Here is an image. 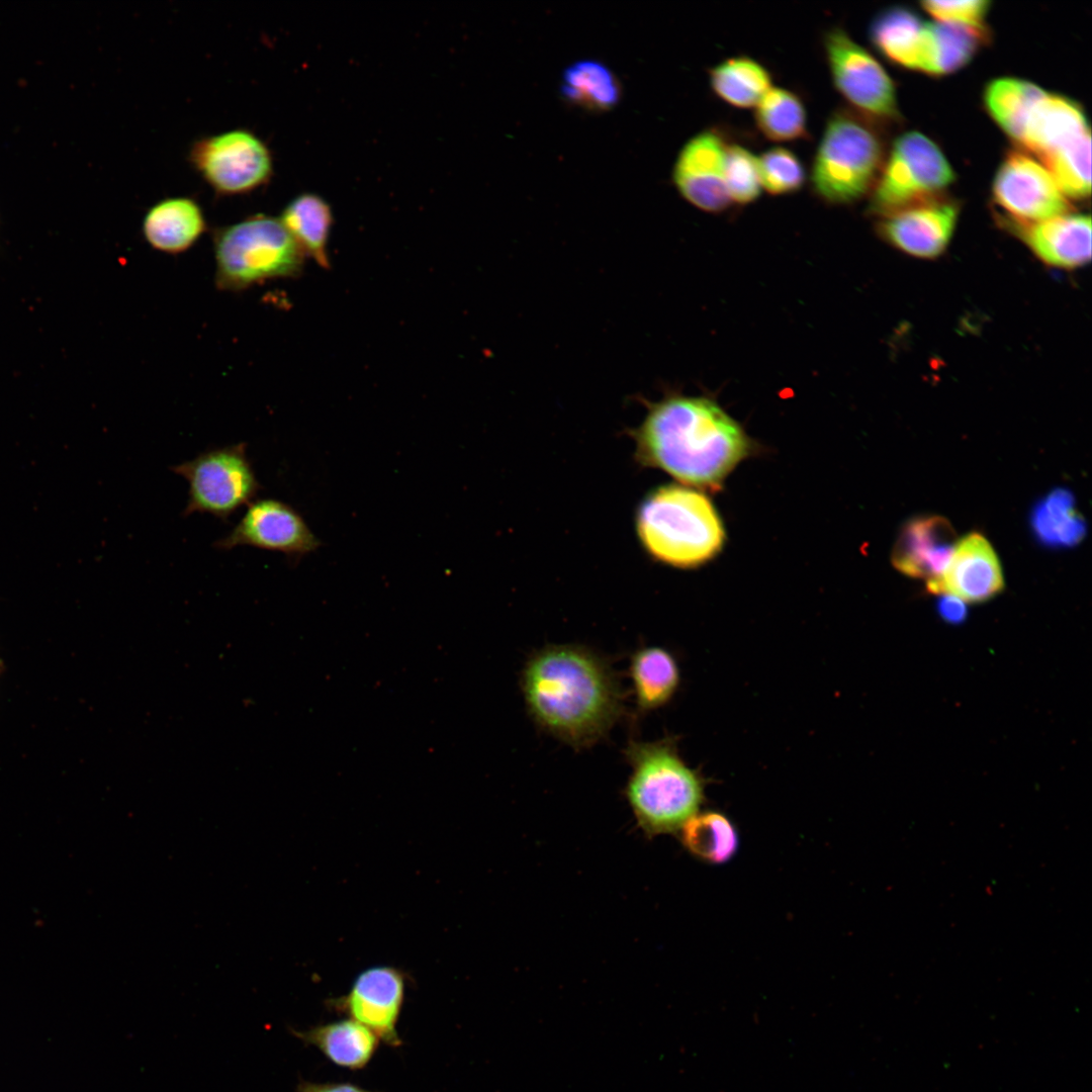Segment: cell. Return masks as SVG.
Segmentation results:
<instances>
[{"instance_id": "3", "label": "cell", "mask_w": 1092, "mask_h": 1092, "mask_svg": "<svg viewBox=\"0 0 1092 1092\" xmlns=\"http://www.w3.org/2000/svg\"><path fill=\"white\" fill-rule=\"evenodd\" d=\"M636 529L650 556L678 568L707 563L719 554L726 538L711 499L679 484L659 486L646 495L637 512Z\"/></svg>"}, {"instance_id": "24", "label": "cell", "mask_w": 1092, "mask_h": 1092, "mask_svg": "<svg viewBox=\"0 0 1092 1092\" xmlns=\"http://www.w3.org/2000/svg\"><path fill=\"white\" fill-rule=\"evenodd\" d=\"M1045 92L1030 81L1001 77L987 84L983 100L997 125L1018 144L1032 110Z\"/></svg>"}, {"instance_id": "36", "label": "cell", "mask_w": 1092, "mask_h": 1092, "mask_svg": "<svg viewBox=\"0 0 1092 1092\" xmlns=\"http://www.w3.org/2000/svg\"><path fill=\"white\" fill-rule=\"evenodd\" d=\"M939 614L952 623L960 622L966 615V607L963 601L947 595H941L938 602Z\"/></svg>"}, {"instance_id": "14", "label": "cell", "mask_w": 1092, "mask_h": 1092, "mask_svg": "<svg viewBox=\"0 0 1092 1092\" xmlns=\"http://www.w3.org/2000/svg\"><path fill=\"white\" fill-rule=\"evenodd\" d=\"M959 214V203L940 195L881 216L877 228L896 249L916 258L932 259L948 246Z\"/></svg>"}, {"instance_id": "9", "label": "cell", "mask_w": 1092, "mask_h": 1092, "mask_svg": "<svg viewBox=\"0 0 1092 1092\" xmlns=\"http://www.w3.org/2000/svg\"><path fill=\"white\" fill-rule=\"evenodd\" d=\"M187 159L219 197L251 194L268 185L274 173L269 146L247 128H234L195 140Z\"/></svg>"}, {"instance_id": "25", "label": "cell", "mask_w": 1092, "mask_h": 1092, "mask_svg": "<svg viewBox=\"0 0 1092 1092\" xmlns=\"http://www.w3.org/2000/svg\"><path fill=\"white\" fill-rule=\"evenodd\" d=\"M708 74L714 94L737 108L755 107L772 87L769 71L747 56L727 58L713 66Z\"/></svg>"}, {"instance_id": "17", "label": "cell", "mask_w": 1092, "mask_h": 1092, "mask_svg": "<svg viewBox=\"0 0 1092 1092\" xmlns=\"http://www.w3.org/2000/svg\"><path fill=\"white\" fill-rule=\"evenodd\" d=\"M956 543V532L945 518H914L900 531L892 563L903 574L928 581L942 573Z\"/></svg>"}, {"instance_id": "13", "label": "cell", "mask_w": 1092, "mask_h": 1092, "mask_svg": "<svg viewBox=\"0 0 1092 1092\" xmlns=\"http://www.w3.org/2000/svg\"><path fill=\"white\" fill-rule=\"evenodd\" d=\"M727 145L720 129L706 128L684 145L674 162L673 185L701 210L720 212L731 203L724 175Z\"/></svg>"}, {"instance_id": "30", "label": "cell", "mask_w": 1092, "mask_h": 1092, "mask_svg": "<svg viewBox=\"0 0 1092 1092\" xmlns=\"http://www.w3.org/2000/svg\"><path fill=\"white\" fill-rule=\"evenodd\" d=\"M1031 526L1037 539L1050 546L1076 545L1086 533L1084 519L1075 508V498L1064 488L1053 490L1035 506Z\"/></svg>"}, {"instance_id": "23", "label": "cell", "mask_w": 1092, "mask_h": 1092, "mask_svg": "<svg viewBox=\"0 0 1092 1092\" xmlns=\"http://www.w3.org/2000/svg\"><path fill=\"white\" fill-rule=\"evenodd\" d=\"M630 675L640 712H649L668 703L679 684L675 658L658 646L641 647L632 654Z\"/></svg>"}, {"instance_id": "20", "label": "cell", "mask_w": 1092, "mask_h": 1092, "mask_svg": "<svg viewBox=\"0 0 1092 1092\" xmlns=\"http://www.w3.org/2000/svg\"><path fill=\"white\" fill-rule=\"evenodd\" d=\"M200 204L189 196H171L153 204L142 221L145 241L156 251L177 255L189 250L206 232Z\"/></svg>"}, {"instance_id": "28", "label": "cell", "mask_w": 1092, "mask_h": 1092, "mask_svg": "<svg viewBox=\"0 0 1092 1092\" xmlns=\"http://www.w3.org/2000/svg\"><path fill=\"white\" fill-rule=\"evenodd\" d=\"M280 221L303 253L327 267V243L333 216L330 205L317 194L301 193L288 202Z\"/></svg>"}, {"instance_id": "8", "label": "cell", "mask_w": 1092, "mask_h": 1092, "mask_svg": "<svg viewBox=\"0 0 1092 1092\" xmlns=\"http://www.w3.org/2000/svg\"><path fill=\"white\" fill-rule=\"evenodd\" d=\"M170 469L188 483L183 516L201 513L226 521L262 488L243 442L208 449Z\"/></svg>"}, {"instance_id": "27", "label": "cell", "mask_w": 1092, "mask_h": 1092, "mask_svg": "<svg viewBox=\"0 0 1092 1092\" xmlns=\"http://www.w3.org/2000/svg\"><path fill=\"white\" fill-rule=\"evenodd\" d=\"M292 1032L304 1042L318 1048L335 1064L350 1069L364 1067L377 1045L376 1035L356 1020Z\"/></svg>"}, {"instance_id": "21", "label": "cell", "mask_w": 1092, "mask_h": 1092, "mask_svg": "<svg viewBox=\"0 0 1092 1092\" xmlns=\"http://www.w3.org/2000/svg\"><path fill=\"white\" fill-rule=\"evenodd\" d=\"M924 22L904 6L882 9L869 26L873 47L892 64L919 71L924 50Z\"/></svg>"}, {"instance_id": "4", "label": "cell", "mask_w": 1092, "mask_h": 1092, "mask_svg": "<svg viewBox=\"0 0 1092 1092\" xmlns=\"http://www.w3.org/2000/svg\"><path fill=\"white\" fill-rule=\"evenodd\" d=\"M625 754L631 767L626 799L646 835L676 832L699 813L704 781L680 758L670 739L631 740Z\"/></svg>"}, {"instance_id": "33", "label": "cell", "mask_w": 1092, "mask_h": 1092, "mask_svg": "<svg viewBox=\"0 0 1092 1092\" xmlns=\"http://www.w3.org/2000/svg\"><path fill=\"white\" fill-rule=\"evenodd\" d=\"M756 159L761 188L769 194H793L804 186L806 182L804 165L790 149L771 147Z\"/></svg>"}, {"instance_id": "31", "label": "cell", "mask_w": 1092, "mask_h": 1092, "mask_svg": "<svg viewBox=\"0 0 1092 1092\" xmlns=\"http://www.w3.org/2000/svg\"><path fill=\"white\" fill-rule=\"evenodd\" d=\"M681 841L695 856L722 863L737 851L738 834L731 821L721 813H697L681 828Z\"/></svg>"}, {"instance_id": "37", "label": "cell", "mask_w": 1092, "mask_h": 1092, "mask_svg": "<svg viewBox=\"0 0 1092 1092\" xmlns=\"http://www.w3.org/2000/svg\"><path fill=\"white\" fill-rule=\"evenodd\" d=\"M297 1092H370L351 1084H313L301 1082Z\"/></svg>"}, {"instance_id": "34", "label": "cell", "mask_w": 1092, "mask_h": 1092, "mask_svg": "<svg viewBox=\"0 0 1092 1092\" xmlns=\"http://www.w3.org/2000/svg\"><path fill=\"white\" fill-rule=\"evenodd\" d=\"M725 185L731 202L748 204L761 192L757 159L745 147L728 144L725 152Z\"/></svg>"}, {"instance_id": "2", "label": "cell", "mask_w": 1092, "mask_h": 1092, "mask_svg": "<svg viewBox=\"0 0 1092 1092\" xmlns=\"http://www.w3.org/2000/svg\"><path fill=\"white\" fill-rule=\"evenodd\" d=\"M634 437L641 463L701 489L719 490L752 452L742 427L715 401L699 396L652 403Z\"/></svg>"}, {"instance_id": "7", "label": "cell", "mask_w": 1092, "mask_h": 1092, "mask_svg": "<svg viewBox=\"0 0 1092 1092\" xmlns=\"http://www.w3.org/2000/svg\"><path fill=\"white\" fill-rule=\"evenodd\" d=\"M956 179L940 148L924 133L897 136L871 191L869 211L883 216L943 195Z\"/></svg>"}, {"instance_id": "19", "label": "cell", "mask_w": 1092, "mask_h": 1092, "mask_svg": "<svg viewBox=\"0 0 1092 1092\" xmlns=\"http://www.w3.org/2000/svg\"><path fill=\"white\" fill-rule=\"evenodd\" d=\"M1087 132L1090 126L1082 106L1046 91L1031 112L1018 145L1040 161Z\"/></svg>"}, {"instance_id": "22", "label": "cell", "mask_w": 1092, "mask_h": 1092, "mask_svg": "<svg viewBox=\"0 0 1092 1092\" xmlns=\"http://www.w3.org/2000/svg\"><path fill=\"white\" fill-rule=\"evenodd\" d=\"M926 58L922 73L942 76L953 73L979 53L990 40L987 26L948 22H927Z\"/></svg>"}, {"instance_id": "16", "label": "cell", "mask_w": 1092, "mask_h": 1092, "mask_svg": "<svg viewBox=\"0 0 1092 1092\" xmlns=\"http://www.w3.org/2000/svg\"><path fill=\"white\" fill-rule=\"evenodd\" d=\"M1002 226L1016 236L1044 264L1064 269L1082 267L1091 258V218L1069 212L1024 222L999 215Z\"/></svg>"}, {"instance_id": "18", "label": "cell", "mask_w": 1092, "mask_h": 1092, "mask_svg": "<svg viewBox=\"0 0 1092 1092\" xmlns=\"http://www.w3.org/2000/svg\"><path fill=\"white\" fill-rule=\"evenodd\" d=\"M402 994V979L395 971L373 968L357 978L348 997V1008L356 1021L395 1045L399 1043L395 1023Z\"/></svg>"}, {"instance_id": "10", "label": "cell", "mask_w": 1092, "mask_h": 1092, "mask_svg": "<svg viewBox=\"0 0 1092 1092\" xmlns=\"http://www.w3.org/2000/svg\"><path fill=\"white\" fill-rule=\"evenodd\" d=\"M822 42L833 86L849 108L878 123L896 122V87L882 64L840 26L827 29Z\"/></svg>"}, {"instance_id": "12", "label": "cell", "mask_w": 1092, "mask_h": 1092, "mask_svg": "<svg viewBox=\"0 0 1092 1092\" xmlns=\"http://www.w3.org/2000/svg\"><path fill=\"white\" fill-rule=\"evenodd\" d=\"M322 545L303 517L290 505L271 497L251 502L237 525L213 546L231 550L251 546L299 559Z\"/></svg>"}, {"instance_id": "1", "label": "cell", "mask_w": 1092, "mask_h": 1092, "mask_svg": "<svg viewBox=\"0 0 1092 1092\" xmlns=\"http://www.w3.org/2000/svg\"><path fill=\"white\" fill-rule=\"evenodd\" d=\"M521 689L534 722L573 747L606 736L623 710L613 669L583 646L557 644L536 651L522 671Z\"/></svg>"}, {"instance_id": "29", "label": "cell", "mask_w": 1092, "mask_h": 1092, "mask_svg": "<svg viewBox=\"0 0 1092 1092\" xmlns=\"http://www.w3.org/2000/svg\"><path fill=\"white\" fill-rule=\"evenodd\" d=\"M754 108L755 124L767 140L783 143L808 136L806 107L796 92L771 87Z\"/></svg>"}, {"instance_id": "26", "label": "cell", "mask_w": 1092, "mask_h": 1092, "mask_svg": "<svg viewBox=\"0 0 1092 1092\" xmlns=\"http://www.w3.org/2000/svg\"><path fill=\"white\" fill-rule=\"evenodd\" d=\"M560 93L572 105L601 112L611 110L619 103L622 87L607 65L596 60H581L564 70Z\"/></svg>"}, {"instance_id": "15", "label": "cell", "mask_w": 1092, "mask_h": 1092, "mask_svg": "<svg viewBox=\"0 0 1092 1092\" xmlns=\"http://www.w3.org/2000/svg\"><path fill=\"white\" fill-rule=\"evenodd\" d=\"M1004 580L999 559L988 540L971 533L957 541L942 573L927 581V588L936 595H947L968 603H980L993 598L1003 588Z\"/></svg>"}, {"instance_id": "6", "label": "cell", "mask_w": 1092, "mask_h": 1092, "mask_svg": "<svg viewBox=\"0 0 1092 1092\" xmlns=\"http://www.w3.org/2000/svg\"><path fill=\"white\" fill-rule=\"evenodd\" d=\"M212 243L219 290H245L266 280L297 276L303 268V251L280 219L268 214L216 228Z\"/></svg>"}, {"instance_id": "5", "label": "cell", "mask_w": 1092, "mask_h": 1092, "mask_svg": "<svg viewBox=\"0 0 1092 1092\" xmlns=\"http://www.w3.org/2000/svg\"><path fill=\"white\" fill-rule=\"evenodd\" d=\"M879 124L849 107L830 113L810 173L817 197L846 205L871 193L887 155Z\"/></svg>"}, {"instance_id": "11", "label": "cell", "mask_w": 1092, "mask_h": 1092, "mask_svg": "<svg viewBox=\"0 0 1092 1092\" xmlns=\"http://www.w3.org/2000/svg\"><path fill=\"white\" fill-rule=\"evenodd\" d=\"M992 197L1004 215L1014 220L1040 221L1072 212L1070 200L1046 167L1034 156L1010 150L992 183Z\"/></svg>"}, {"instance_id": "35", "label": "cell", "mask_w": 1092, "mask_h": 1092, "mask_svg": "<svg viewBox=\"0 0 1092 1092\" xmlns=\"http://www.w3.org/2000/svg\"><path fill=\"white\" fill-rule=\"evenodd\" d=\"M990 4L991 2L986 0H928L920 3L936 21L971 26H986L985 18Z\"/></svg>"}, {"instance_id": "32", "label": "cell", "mask_w": 1092, "mask_h": 1092, "mask_svg": "<svg viewBox=\"0 0 1092 1092\" xmlns=\"http://www.w3.org/2000/svg\"><path fill=\"white\" fill-rule=\"evenodd\" d=\"M1040 162L1069 199L1083 200L1091 193V132L1050 154Z\"/></svg>"}]
</instances>
